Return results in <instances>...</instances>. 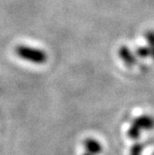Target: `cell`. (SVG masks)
Returning a JSON list of instances; mask_svg holds the SVG:
<instances>
[{
    "mask_svg": "<svg viewBox=\"0 0 154 155\" xmlns=\"http://www.w3.org/2000/svg\"><path fill=\"white\" fill-rule=\"evenodd\" d=\"M134 125L137 126L140 129V128H143V129H151L154 127V120L150 117H140L138 118L135 122H134Z\"/></svg>",
    "mask_w": 154,
    "mask_h": 155,
    "instance_id": "cell-3",
    "label": "cell"
},
{
    "mask_svg": "<svg viewBox=\"0 0 154 155\" xmlns=\"http://www.w3.org/2000/svg\"><path fill=\"white\" fill-rule=\"evenodd\" d=\"M153 155H154V154H153Z\"/></svg>",
    "mask_w": 154,
    "mask_h": 155,
    "instance_id": "cell-6",
    "label": "cell"
},
{
    "mask_svg": "<svg viewBox=\"0 0 154 155\" xmlns=\"http://www.w3.org/2000/svg\"><path fill=\"white\" fill-rule=\"evenodd\" d=\"M142 152V145L141 144H135L131 148L130 155H141Z\"/></svg>",
    "mask_w": 154,
    "mask_h": 155,
    "instance_id": "cell-4",
    "label": "cell"
},
{
    "mask_svg": "<svg viewBox=\"0 0 154 155\" xmlns=\"http://www.w3.org/2000/svg\"><path fill=\"white\" fill-rule=\"evenodd\" d=\"M83 155H93V154H91V153H89V152H86V153H84Z\"/></svg>",
    "mask_w": 154,
    "mask_h": 155,
    "instance_id": "cell-5",
    "label": "cell"
},
{
    "mask_svg": "<svg viewBox=\"0 0 154 155\" xmlns=\"http://www.w3.org/2000/svg\"><path fill=\"white\" fill-rule=\"evenodd\" d=\"M84 147L87 150V152H89L91 154H99L102 150L100 143L97 140L93 139V138H88L84 141Z\"/></svg>",
    "mask_w": 154,
    "mask_h": 155,
    "instance_id": "cell-2",
    "label": "cell"
},
{
    "mask_svg": "<svg viewBox=\"0 0 154 155\" xmlns=\"http://www.w3.org/2000/svg\"><path fill=\"white\" fill-rule=\"evenodd\" d=\"M15 53L18 57L33 64H44L47 61V54L41 49L29 47L27 45H18L15 48Z\"/></svg>",
    "mask_w": 154,
    "mask_h": 155,
    "instance_id": "cell-1",
    "label": "cell"
}]
</instances>
